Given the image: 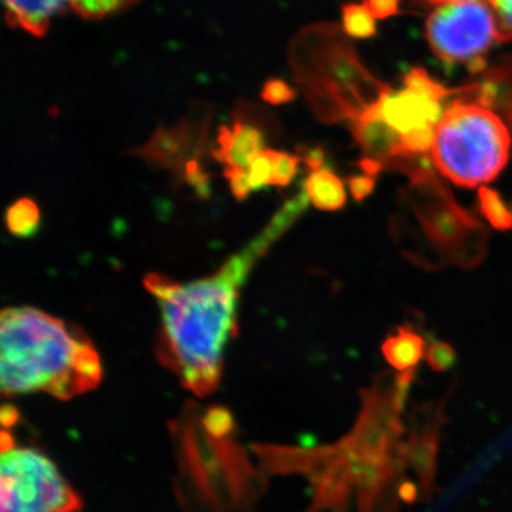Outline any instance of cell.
<instances>
[{"instance_id":"9c48e42d","label":"cell","mask_w":512,"mask_h":512,"mask_svg":"<svg viewBox=\"0 0 512 512\" xmlns=\"http://www.w3.org/2000/svg\"><path fill=\"white\" fill-rule=\"evenodd\" d=\"M264 150L265 137L261 128L237 120L231 127L220 128L212 156L225 165V170H245Z\"/></svg>"},{"instance_id":"ac0fdd59","label":"cell","mask_w":512,"mask_h":512,"mask_svg":"<svg viewBox=\"0 0 512 512\" xmlns=\"http://www.w3.org/2000/svg\"><path fill=\"white\" fill-rule=\"evenodd\" d=\"M345 28L353 36H372L376 28L367 6H348L345 9Z\"/></svg>"},{"instance_id":"cb8c5ba5","label":"cell","mask_w":512,"mask_h":512,"mask_svg":"<svg viewBox=\"0 0 512 512\" xmlns=\"http://www.w3.org/2000/svg\"><path fill=\"white\" fill-rule=\"evenodd\" d=\"M431 2L448 3V2H456V0H431Z\"/></svg>"},{"instance_id":"ffe728a7","label":"cell","mask_w":512,"mask_h":512,"mask_svg":"<svg viewBox=\"0 0 512 512\" xmlns=\"http://www.w3.org/2000/svg\"><path fill=\"white\" fill-rule=\"evenodd\" d=\"M346 184H348L350 194L353 195L356 201L366 200L367 197L373 194L376 188V177L375 175L370 174H357L350 175L348 180H346Z\"/></svg>"},{"instance_id":"3957f363","label":"cell","mask_w":512,"mask_h":512,"mask_svg":"<svg viewBox=\"0 0 512 512\" xmlns=\"http://www.w3.org/2000/svg\"><path fill=\"white\" fill-rule=\"evenodd\" d=\"M511 133L495 111L456 100L448 104L436 128L430 156L448 181L476 188L494 181L511 154Z\"/></svg>"},{"instance_id":"e0dca14e","label":"cell","mask_w":512,"mask_h":512,"mask_svg":"<svg viewBox=\"0 0 512 512\" xmlns=\"http://www.w3.org/2000/svg\"><path fill=\"white\" fill-rule=\"evenodd\" d=\"M249 190L251 192L261 191L272 185L274 180V168H272L271 157L268 148L259 154L254 163L247 168Z\"/></svg>"},{"instance_id":"4fadbf2b","label":"cell","mask_w":512,"mask_h":512,"mask_svg":"<svg viewBox=\"0 0 512 512\" xmlns=\"http://www.w3.org/2000/svg\"><path fill=\"white\" fill-rule=\"evenodd\" d=\"M40 225V210L30 198H20L6 211V227L15 237L28 239L36 234Z\"/></svg>"},{"instance_id":"d6986e66","label":"cell","mask_w":512,"mask_h":512,"mask_svg":"<svg viewBox=\"0 0 512 512\" xmlns=\"http://www.w3.org/2000/svg\"><path fill=\"white\" fill-rule=\"evenodd\" d=\"M427 363L436 372H446L456 363V350L447 342H436L427 348Z\"/></svg>"},{"instance_id":"6da1fadb","label":"cell","mask_w":512,"mask_h":512,"mask_svg":"<svg viewBox=\"0 0 512 512\" xmlns=\"http://www.w3.org/2000/svg\"><path fill=\"white\" fill-rule=\"evenodd\" d=\"M305 192L284 204L264 231L214 275L181 284L164 275L144 279L161 312L158 357L197 396L217 389L228 340L237 330L239 291L256 262L308 207Z\"/></svg>"},{"instance_id":"5b68a950","label":"cell","mask_w":512,"mask_h":512,"mask_svg":"<svg viewBox=\"0 0 512 512\" xmlns=\"http://www.w3.org/2000/svg\"><path fill=\"white\" fill-rule=\"evenodd\" d=\"M0 512H79L82 500L56 464L32 447L3 443Z\"/></svg>"},{"instance_id":"7c38bea8","label":"cell","mask_w":512,"mask_h":512,"mask_svg":"<svg viewBox=\"0 0 512 512\" xmlns=\"http://www.w3.org/2000/svg\"><path fill=\"white\" fill-rule=\"evenodd\" d=\"M303 191L313 207L320 211H339L348 202L345 183L326 168L311 171L303 183Z\"/></svg>"},{"instance_id":"9a60e30c","label":"cell","mask_w":512,"mask_h":512,"mask_svg":"<svg viewBox=\"0 0 512 512\" xmlns=\"http://www.w3.org/2000/svg\"><path fill=\"white\" fill-rule=\"evenodd\" d=\"M272 168H274V180L272 185L278 188L289 187L298 174V165L301 157L293 156V154L285 153V151L269 150Z\"/></svg>"},{"instance_id":"8992f818","label":"cell","mask_w":512,"mask_h":512,"mask_svg":"<svg viewBox=\"0 0 512 512\" xmlns=\"http://www.w3.org/2000/svg\"><path fill=\"white\" fill-rule=\"evenodd\" d=\"M493 5L481 0L444 3L427 20V39L434 55L446 63L478 67L495 43L510 39Z\"/></svg>"},{"instance_id":"277c9868","label":"cell","mask_w":512,"mask_h":512,"mask_svg":"<svg viewBox=\"0 0 512 512\" xmlns=\"http://www.w3.org/2000/svg\"><path fill=\"white\" fill-rule=\"evenodd\" d=\"M421 241L441 264L473 268L487 254L488 231L476 215L454 200L446 185L431 173L410 178L403 194Z\"/></svg>"},{"instance_id":"30bf717a","label":"cell","mask_w":512,"mask_h":512,"mask_svg":"<svg viewBox=\"0 0 512 512\" xmlns=\"http://www.w3.org/2000/svg\"><path fill=\"white\" fill-rule=\"evenodd\" d=\"M73 0H3L6 18L13 28L32 36H43L53 19Z\"/></svg>"},{"instance_id":"2e32d148","label":"cell","mask_w":512,"mask_h":512,"mask_svg":"<svg viewBox=\"0 0 512 512\" xmlns=\"http://www.w3.org/2000/svg\"><path fill=\"white\" fill-rule=\"evenodd\" d=\"M133 0H73L72 9L84 19H103L120 12Z\"/></svg>"},{"instance_id":"5bb4252c","label":"cell","mask_w":512,"mask_h":512,"mask_svg":"<svg viewBox=\"0 0 512 512\" xmlns=\"http://www.w3.org/2000/svg\"><path fill=\"white\" fill-rule=\"evenodd\" d=\"M478 210L491 227L497 231H510L512 229V211L501 194L493 188L481 185L478 190Z\"/></svg>"},{"instance_id":"7402d4cb","label":"cell","mask_w":512,"mask_h":512,"mask_svg":"<svg viewBox=\"0 0 512 512\" xmlns=\"http://www.w3.org/2000/svg\"><path fill=\"white\" fill-rule=\"evenodd\" d=\"M397 2L399 0H369L367 9L370 10L376 18H386L397 10Z\"/></svg>"},{"instance_id":"603a6c76","label":"cell","mask_w":512,"mask_h":512,"mask_svg":"<svg viewBox=\"0 0 512 512\" xmlns=\"http://www.w3.org/2000/svg\"><path fill=\"white\" fill-rule=\"evenodd\" d=\"M500 16L505 28L512 33V0H488Z\"/></svg>"},{"instance_id":"7a4b0ae2","label":"cell","mask_w":512,"mask_h":512,"mask_svg":"<svg viewBox=\"0 0 512 512\" xmlns=\"http://www.w3.org/2000/svg\"><path fill=\"white\" fill-rule=\"evenodd\" d=\"M3 396L47 393L69 400L99 386V352L82 329L35 308L0 316Z\"/></svg>"},{"instance_id":"ba28073f","label":"cell","mask_w":512,"mask_h":512,"mask_svg":"<svg viewBox=\"0 0 512 512\" xmlns=\"http://www.w3.org/2000/svg\"><path fill=\"white\" fill-rule=\"evenodd\" d=\"M350 126L353 138L366 160L382 164L384 170L394 158L404 153L402 136L380 117L376 104L360 114Z\"/></svg>"},{"instance_id":"44dd1931","label":"cell","mask_w":512,"mask_h":512,"mask_svg":"<svg viewBox=\"0 0 512 512\" xmlns=\"http://www.w3.org/2000/svg\"><path fill=\"white\" fill-rule=\"evenodd\" d=\"M295 97L293 90L289 89L284 83H271L266 86L264 92V99L271 101V103H285V101L292 100Z\"/></svg>"},{"instance_id":"52a82bcc","label":"cell","mask_w":512,"mask_h":512,"mask_svg":"<svg viewBox=\"0 0 512 512\" xmlns=\"http://www.w3.org/2000/svg\"><path fill=\"white\" fill-rule=\"evenodd\" d=\"M457 90H447L421 69H413L400 90L387 89L376 103L377 113L400 136L437 128L447 110L446 101Z\"/></svg>"},{"instance_id":"8fae6325","label":"cell","mask_w":512,"mask_h":512,"mask_svg":"<svg viewBox=\"0 0 512 512\" xmlns=\"http://www.w3.org/2000/svg\"><path fill=\"white\" fill-rule=\"evenodd\" d=\"M382 352L386 362L397 372H409L426 355V340L412 328H399L384 340Z\"/></svg>"}]
</instances>
